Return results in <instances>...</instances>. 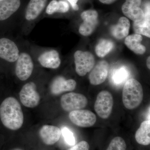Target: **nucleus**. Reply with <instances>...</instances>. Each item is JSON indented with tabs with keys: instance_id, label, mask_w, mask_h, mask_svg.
<instances>
[{
	"instance_id": "nucleus-14",
	"label": "nucleus",
	"mask_w": 150,
	"mask_h": 150,
	"mask_svg": "<svg viewBox=\"0 0 150 150\" xmlns=\"http://www.w3.org/2000/svg\"><path fill=\"white\" fill-rule=\"evenodd\" d=\"M76 86V82L74 80H67L63 77L58 76L52 81L50 89L52 94L58 95L64 92L74 91Z\"/></svg>"
},
{
	"instance_id": "nucleus-21",
	"label": "nucleus",
	"mask_w": 150,
	"mask_h": 150,
	"mask_svg": "<svg viewBox=\"0 0 150 150\" xmlns=\"http://www.w3.org/2000/svg\"><path fill=\"white\" fill-rule=\"evenodd\" d=\"M150 121L147 120L141 123L135 134V139L138 144L148 146L150 144Z\"/></svg>"
},
{
	"instance_id": "nucleus-28",
	"label": "nucleus",
	"mask_w": 150,
	"mask_h": 150,
	"mask_svg": "<svg viewBox=\"0 0 150 150\" xmlns=\"http://www.w3.org/2000/svg\"><path fill=\"white\" fill-rule=\"evenodd\" d=\"M67 1L71 4L74 10L78 11L79 9V6L77 4V3L79 0H67Z\"/></svg>"
},
{
	"instance_id": "nucleus-19",
	"label": "nucleus",
	"mask_w": 150,
	"mask_h": 150,
	"mask_svg": "<svg viewBox=\"0 0 150 150\" xmlns=\"http://www.w3.org/2000/svg\"><path fill=\"white\" fill-rule=\"evenodd\" d=\"M144 18L139 21L134 22L133 29L137 34L143 35L150 38V5H148L146 8Z\"/></svg>"
},
{
	"instance_id": "nucleus-1",
	"label": "nucleus",
	"mask_w": 150,
	"mask_h": 150,
	"mask_svg": "<svg viewBox=\"0 0 150 150\" xmlns=\"http://www.w3.org/2000/svg\"><path fill=\"white\" fill-rule=\"evenodd\" d=\"M0 118L8 129L17 130L23 124L24 116L21 105L14 98H6L0 105Z\"/></svg>"
},
{
	"instance_id": "nucleus-10",
	"label": "nucleus",
	"mask_w": 150,
	"mask_h": 150,
	"mask_svg": "<svg viewBox=\"0 0 150 150\" xmlns=\"http://www.w3.org/2000/svg\"><path fill=\"white\" fill-rule=\"evenodd\" d=\"M142 2V0H126L121 7L123 14L134 22L142 20L144 13L140 8Z\"/></svg>"
},
{
	"instance_id": "nucleus-31",
	"label": "nucleus",
	"mask_w": 150,
	"mask_h": 150,
	"mask_svg": "<svg viewBox=\"0 0 150 150\" xmlns=\"http://www.w3.org/2000/svg\"><path fill=\"white\" fill-rule=\"evenodd\" d=\"M3 1V0H0V1Z\"/></svg>"
},
{
	"instance_id": "nucleus-5",
	"label": "nucleus",
	"mask_w": 150,
	"mask_h": 150,
	"mask_svg": "<svg viewBox=\"0 0 150 150\" xmlns=\"http://www.w3.org/2000/svg\"><path fill=\"white\" fill-rule=\"evenodd\" d=\"M88 103L87 98L80 93H69L64 94L61 98V106L67 112L81 110L86 107Z\"/></svg>"
},
{
	"instance_id": "nucleus-13",
	"label": "nucleus",
	"mask_w": 150,
	"mask_h": 150,
	"mask_svg": "<svg viewBox=\"0 0 150 150\" xmlns=\"http://www.w3.org/2000/svg\"><path fill=\"white\" fill-rule=\"evenodd\" d=\"M39 136L45 144L53 145L60 139L62 131L59 127L51 125L42 126L39 131Z\"/></svg>"
},
{
	"instance_id": "nucleus-25",
	"label": "nucleus",
	"mask_w": 150,
	"mask_h": 150,
	"mask_svg": "<svg viewBox=\"0 0 150 150\" xmlns=\"http://www.w3.org/2000/svg\"><path fill=\"white\" fill-rule=\"evenodd\" d=\"M126 142L120 137L113 138L109 144L106 150H126Z\"/></svg>"
},
{
	"instance_id": "nucleus-12",
	"label": "nucleus",
	"mask_w": 150,
	"mask_h": 150,
	"mask_svg": "<svg viewBox=\"0 0 150 150\" xmlns=\"http://www.w3.org/2000/svg\"><path fill=\"white\" fill-rule=\"evenodd\" d=\"M109 65L106 61L98 62L91 70L89 76L90 82L93 85H98L103 83L108 74Z\"/></svg>"
},
{
	"instance_id": "nucleus-29",
	"label": "nucleus",
	"mask_w": 150,
	"mask_h": 150,
	"mask_svg": "<svg viewBox=\"0 0 150 150\" xmlns=\"http://www.w3.org/2000/svg\"><path fill=\"white\" fill-rule=\"evenodd\" d=\"M100 2L105 4H111L115 2L116 0H99Z\"/></svg>"
},
{
	"instance_id": "nucleus-2",
	"label": "nucleus",
	"mask_w": 150,
	"mask_h": 150,
	"mask_svg": "<svg viewBox=\"0 0 150 150\" xmlns=\"http://www.w3.org/2000/svg\"><path fill=\"white\" fill-rule=\"evenodd\" d=\"M143 99V90L141 83L134 79L125 83L122 92V100L124 106L129 110L138 107Z\"/></svg>"
},
{
	"instance_id": "nucleus-30",
	"label": "nucleus",
	"mask_w": 150,
	"mask_h": 150,
	"mask_svg": "<svg viewBox=\"0 0 150 150\" xmlns=\"http://www.w3.org/2000/svg\"><path fill=\"white\" fill-rule=\"evenodd\" d=\"M150 56H149V57H148L147 59V61H146V64L147 66V67L148 69H150Z\"/></svg>"
},
{
	"instance_id": "nucleus-8",
	"label": "nucleus",
	"mask_w": 150,
	"mask_h": 150,
	"mask_svg": "<svg viewBox=\"0 0 150 150\" xmlns=\"http://www.w3.org/2000/svg\"><path fill=\"white\" fill-rule=\"evenodd\" d=\"M81 16L83 22L80 26L79 32L83 36L90 35L98 24V13L96 11L89 10L82 13Z\"/></svg>"
},
{
	"instance_id": "nucleus-24",
	"label": "nucleus",
	"mask_w": 150,
	"mask_h": 150,
	"mask_svg": "<svg viewBox=\"0 0 150 150\" xmlns=\"http://www.w3.org/2000/svg\"><path fill=\"white\" fill-rule=\"evenodd\" d=\"M129 76V71L125 67H122L113 71L111 79L113 83L119 85L125 81Z\"/></svg>"
},
{
	"instance_id": "nucleus-22",
	"label": "nucleus",
	"mask_w": 150,
	"mask_h": 150,
	"mask_svg": "<svg viewBox=\"0 0 150 150\" xmlns=\"http://www.w3.org/2000/svg\"><path fill=\"white\" fill-rule=\"evenodd\" d=\"M69 9V6L67 2L52 0L47 7L46 13L48 15H52L56 12L65 13L68 12Z\"/></svg>"
},
{
	"instance_id": "nucleus-3",
	"label": "nucleus",
	"mask_w": 150,
	"mask_h": 150,
	"mask_svg": "<svg viewBox=\"0 0 150 150\" xmlns=\"http://www.w3.org/2000/svg\"><path fill=\"white\" fill-rule=\"evenodd\" d=\"M113 105L112 94L107 91H103L98 94L95 103L94 109L100 118L107 119L111 114Z\"/></svg>"
},
{
	"instance_id": "nucleus-26",
	"label": "nucleus",
	"mask_w": 150,
	"mask_h": 150,
	"mask_svg": "<svg viewBox=\"0 0 150 150\" xmlns=\"http://www.w3.org/2000/svg\"><path fill=\"white\" fill-rule=\"evenodd\" d=\"M61 131L67 144L70 146H74L76 143V140L72 132L67 127L62 128Z\"/></svg>"
},
{
	"instance_id": "nucleus-9",
	"label": "nucleus",
	"mask_w": 150,
	"mask_h": 150,
	"mask_svg": "<svg viewBox=\"0 0 150 150\" xmlns=\"http://www.w3.org/2000/svg\"><path fill=\"white\" fill-rule=\"evenodd\" d=\"M69 118L72 122L79 127H90L93 126L96 121L95 114L87 110H79L71 111Z\"/></svg>"
},
{
	"instance_id": "nucleus-17",
	"label": "nucleus",
	"mask_w": 150,
	"mask_h": 150,
	"mask_svg": "<svg viewBox=\"0 0 150 150\" xmlns=\"http://www.w3.org/2000/svg\"><path fill=\"white\" fill-rule=\"evenodd\" d=\"M21 6L20 0H3L0 1V21L8 18Z\"/></svg>"
},
{
	"instance_id": "nucleus-11",
	"label": "nucleus",
	"mask_w": 150,
	"mask_h": 150,
	"mask_svg": "<svg viewBox=\"0 0 150 150\" xmlns=\"http://www.w3.org/2000/svg\"><path fill=\"white\" fill-rule=\"evenodd\" d=\"M19 55L18 47L13 41L7 38L0 39V58L14 62H16Z\"/></svg>"
},
{
	"instance_id": "nucleus-15",
	"label": "nucleus",
	"mask_w": 150,
	"mask_h": 150,
	"mask_svg": "<svg viewBox=\"0 0 150 150\" xmlns=\"http://www.w3.org/2000/svg\"><path fill=\"white\" fill-rule=\"evenodd\" d=\"M38 61L44 68L56 69L61 64L59 52L55 50L46 51L38 57Z\"/></svg>"
},
{
	"instance_id": "nucleus-4",
	"label": "nucleus",
	"mask_w": 150,
	"mask_h": 150,
	"mask_svg": "<svg viewBox=\"0 0 150 150\" xmlns=\"http://www.w3.org/2000/svg\"><path fill=\"white\" fill-rule=\"evenodd\" d=\"M76 71L79 76H83L89 72L94 67V57L88 51H77L74 55Z\"/></svg>"
},
{
	"instance_id": "nucleus-6",
	"label": "nucleus",
	"mask_w": 150,
	"mask_h": 150,
	"mask_svg": "<svg viewBox=\"0 0 150 150\" xmlns=\"http://www.w3.org/2000/svg\"><path fill=\"white\" fill-rule=\"evenodd\" d=\"M20 99L25 107L33 108L37 106L40 100V96L36 91V86L30 82L23 86L19 93Z\"/></svg>"
},
{
	"instance_id": "nucleus-18",
	"label": "nucleus",
	"mask_w": 150,
	"mask_h": 150,
	"mask_svg": "<svg viewBox=\"0 0 150 150\" xmlns=\"http://www.w3.org/2000/svg\"><path fill=\"white\" fill-rule=\"evenodd\" d=\"M130 27L129 19L125 17H122L119 18L117 24L111 26L110 32L113 37L121 40L128 35Z\"/></svg>"
},
{
	"instance_id": "nucleus-27",
	"label": "nucleus",
	"mask_w": 150,
	"mask_h": 150,
	"mask_svg": "<svg viewBox=\"0 0 150 150\" xmlns=\"http://www.w3.org/2000/svg\"><path fill=\"white\" fill-rule=\"evenodd\" d=\"M89 145L88 143L85 141H82L73 146L67 150H89Z\"/></svg>"
},
{
	"instance_id": "nucleus-20",
	"label": "nucleus",
	"mask_w": 150,
	"mask_h": 150,
	"mask_svg": "<svg viewBox=\"0 0 150 150\" xmlns=\"http://www.w3.org/2000/svg\"><path fill=\"white\" fill-rule=\"evenodd\" d=\"M143 37L140 34H132L125 38V44L129 49L136 54L142 55L146 51V47L141 44Z\"/></svg>"
},
{
	"instance_id": "nucleus-23",
	"label": "nucleus",
	"mask_w": 150,
	"mask_h": 150,
	"mask_svg": "<svg viewBox=\"0 0 150 150\" xmlns=\"http://www.w3.org/2000/svg\"><path fill=\"white\" fill-rule=\"evenodd\" d=\"M114 46V43L111 40L101 39L96 46V53L98 57L103 58L112 50Z\"/></svg>"
},
{
	"instance_id": "nucleus-16",
	"label": "nucleus",
	"mask_w": 150,
	"mask_h": 150,
	"mask_svg": "<svg viewBox=\"0 0 150 150\" xmlns=\"http://www.w3.org/2000/svg\"><path fill=\"white\" fill-rule=\"evenodd\" d=\"M47 2V0H30L25 11V19L29 21L35 19L45 8Z\"/></svg>"
},
{
	"instance_id": "nucleus-7",
	"label": "nucleus",
	"mask_w": 150,
	"mask_h": 150,
	"mask_svg": "<svg viewBox=\"0 0 150 150\" xmlns=\"http://www.w3.org/2000/svg\"><path fill=\"white\" fill-rule=\"evenodd\" d=\"M34 64L31 56L26 53L20 54L16 61V74L20 80L24 81L29 79L32 74Z\"/></svg>"
}]
</instances>
